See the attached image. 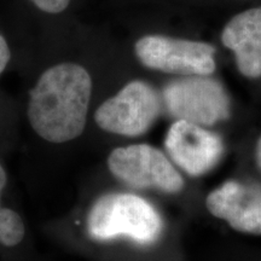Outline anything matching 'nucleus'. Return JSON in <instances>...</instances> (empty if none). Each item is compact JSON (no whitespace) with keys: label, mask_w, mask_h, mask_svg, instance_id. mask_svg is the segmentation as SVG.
Listing matches in <instances>:
<instances>
[{"label":"nucleus","mask_w":261,"mask_h":261,"mask_svg":"<svg viewBox=\"0 0 261 261\" xmlns=\"http://www.w3.org/2000/svg\"><path fill=\"white\" fill-rule=\"evenodd\" d=\"M92 94L89 71L76 63L48 68L29 93L32 128L50 143L70 142L83 135Z\"/></svg>","instance_id":"obj_1"},{"label":"nucleus","mask_w":261,"mask_h":261,"mask_svg":"<svg viewBox=\"0 0 261 261\" xmlns=\"http://www.w3.org/2000/svg\"><path fill=\"white\" fill-rule=\"evenodd\" d=\"M163 219L145 198L132 194L112 192L94 202L87 217V231L96 241L127 237L142 246H150L163 232Z\"/></svg>","instance_id":"obj_2"},{"label":"nucleus","mask_w":261,"mask_h":261,"mask_svg":"<svg viewBox=\"0 0 261 261\" xmlns=\"http://www.w3.org/2000/svg\"><path fill=\"white\" fill-rule=\"evenodd\" d=\"M161 97L167 113L177 120L211 127L231 116L228 93L211 75H191L169 81Z\"/></svg>","instance_id":"obj_3"},{"label":"nucleus","mask_w":261,"mask_h":261,"mask_svg":"<svg viewBox=\"0 0 261 261\" xmlns=\"http://www.w3.org/2000/svg\"><path fill=\"white\" fill-rule=\"evenodd\" d=\"M162 107V97L158 90L146 81L133 80L100 104L94 114V121L106 132L139 137L151 128Z\"/></svg>","instance_id":"obj_4"},{"label":"nucleus","mask_w":261,"mask_h":261,"mask_svg":"<svg viewBox=\"0 0 261 261\" xmlns=\"http://www.w3.org/2000/svg\"><path fill=\"white\" fill-rule=\"evenodd\" d=\"M108 168L116 179L138 190L151 189L178 194L185 187L184 179L171 160L149 144L114 149L108 158Z\"/></svg>","instance_id":"obj_5"},{"label":"nucleus","mask_w":261,"mask_h":261,"mask_svg":"<svg viewBox=\"0 0 261 261\" xmlns=\"http://www.w3.org/2000/svg\"><path fill=\"white\" fill-rule=\"evenodd\" d=\"M215 51L208 42L156 34L140 38L135 46L136 56L144 67L185 76L213 74Z\"/></svg>","instance_id":"obj_6"},{"label":"nucleus","mask_w":261,"mask_h":261,"mask_svg":"<svg viewBox=\"0 0 261 261\" xmlns=\"http://www.w3.org/2000/svg\"><path fill=\"white\" fill-rule=\"evenodd\" d=\"M165 146L173 162L190 177L207 174L224 154L219 135L184 120H177L169 127Z\"/></svg>","instance_id":"obj_7"},{"label":"nucleus","mask_w":261,"mask_h":261,"mask_svg":"<svg viewBox=\"0 0 261 261\" xmlns=\"http://www.w3.org/2000/svg\"><path fill=\"white\" fill-rule=\"evenodd\" d=\"M205 207L238 232L261 234V187L227 180L205 197Z\"/></svg>","instance_id":"obj_8"},{"label":"nucleus","mask_w":261,"mask_h":261,"mask_svg":"<svg viewBox=\"0 0 261 261\" xmlns=\"http://www.w3.org/2000/svg\"><path fill=\"white\" fill-rule=\"evenodd\" d=\"M221 41L234 54L241 74L248 79L261 77V8L231 18L221 33Z\"/></svg>","instance_id":"obj_9"},{"label":"nucleus","mask_w":261,"mask_h":261,"mask_svg":"<svg viewBox=\"0 0 261 261\" xmlns=\"http://www.w3.org/2000/svg\"><path fill=\"white\" fill-rule=\"evenodd\" d=\"M8 177L0 165V196L4 190ZM25 233L24 223L18 213L0 205V243L5 247H15L22 242Z\"/></svg>","instance_id":"obj_10"},{"label":"nucleus","mask_w":261,"mask_h":261,"mask_svg":"<svg viewBox=\"0 0 261 261\" xmlns=\"http://www.w3.org/2000/svg\"><path fill=\"white\" fill-rule=\"evenodd\" d=\"M31 2L47 14H60L69 5L70 0H31Z\"/></svg>","instance_id":"obj_11"},{"label":"nucleus","mask_w":261,"mask_h":261,"mask_svg":"<svg viewBox=\"0 0 261 261\" xmlns=\"http://www.w3.org/2000/svg\"><path fill=\"white\" fill-rule=\"evenodd\" d=\"M10 61V48L5 38L0 34V74L4 71Z\"/></svg>","instance_id":"obj_12"},{"label":"nucleus","mask_w":261,"mask_h":261,"mask_svg":"<svg viewBox=\"0 0 261 261\" xmlns=\"http://www.w3.org/2000/svg\"><path fill=\"white\" fill-rule=\"evenodd\" d=\"M255 160H256V163H257V167H259L260 171H261V136H260V138L257 139V143H256Z\"/></svg>","instance_id":"obj_13"}]
</instances>
